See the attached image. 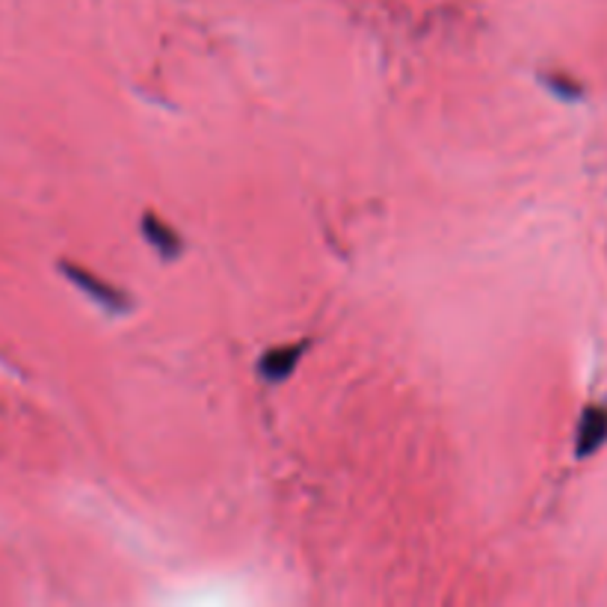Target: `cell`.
Masks as SVG:
<instances>
[{
	"label": "cell",
	"mask_w": 607,
	"mask_h": 607,
	"mask_svg": "<svg viewBox=\"0 0 607 607\" xmlns=\"http://www.w3.org/2000/svg\"><path fill=\"white\" fill-rule=\"evenodd\" d=\"M306 350H308V341H297V344H290V347L267 350L264 356L258 359V377L264 382H272V386H276V382L290 379L293 370H297L299 359L306 356Z\"/></svg>",
	"instance_id": "obj_2"
},
{
	"label": "cell",
	"mask_w": 607,
	"mask_h": 607,
	"mask_svg": "<svg viewBox=\"0 0 607 607\" xmlns=\"http://www.w3.org/2000/svg\"><path fill=\"white\" fill-rule=\"evenodd\" d=\"M59 270H63V276L72 281L75 288L84 290L89 299L98 302L101 308H107L110 315H125V311H130L128 293L116 285H110V281H104V279H98L95 272H89L77 264H59Z\"/></svg>",
	"instance_id": "obj_1"
},
{
	"label": "cell",
	"mask_w": 607,
	"mask_h": 607,
	"mask_svg": "<svg viewBox=\"0 0 607 607\" xmlns=\"http://www.w3.org/2000/svg\"><path fill=\"white\" fill-rule=\"evenodd\" d=\"M604 442H607V409L604 406L584 409L578 424V439H575V453L578 457H590Z\"/></svg>",
	"instance_id": "obj_4"
},
{
	"label": "cell",
	"mask_w": 607,
	"mask_h": 607,
	"mask_svg": "<svg viewBox=\"0 0 607 607\" xmlns=\"http://www.w3.org/2000/svg\"><path fill=\"white\" fill-rule=\"evenodd\" d=\"M542 84L549 86L558 98H566V101H575V98L581 95L578 84H572V80L563 77V75H542Z\"/></svg>",
	"instance_id": "obj_5"
},
{
	"label": "cell",
	"mask_w": 607,
	"mask_h": 607,
	"mask_svg": "<svg viewBox=\"0 0 607 607\" xmlns=\"http://www.w3.org/2000/svg\"><path fill=\"white\" fill-rule=\"evenodd\" d=\"M139 231H143V237L151 249L157 252L164 261H175L181 255V249H184V240L178 237V231L169 226V222H164L160 217L155 214H146L143 222H139Z\"/></svg>",
	"instance_id": "obj_3"
}]
</instances>
